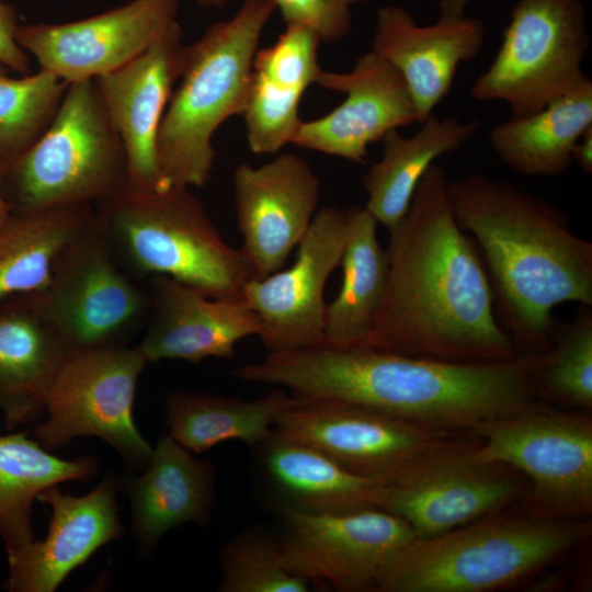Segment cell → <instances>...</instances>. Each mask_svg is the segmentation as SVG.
Returning <instances> with one entry per match:
<instances>
[{
  "instance_id": "obj_27",
  "label": "cell",
  "mask_w": 592,
  "mask_h": 592,
  "mask_svg": "<svg viewBox=\"0 0 592 592\" xmlns=\"http://www.w3.org/2000/svg\"><path fill=\"white\" fill-rule=\"evenodd\" d=\"M592 127V80L551 100L539 111L509 118L489 132L498 158L524 175L558 177L572 163V149Z\"/></svg>"
},
{
  "instance_id": "obj_10",
  "label": "cell",
  "mask_w": 592,
  "mask_h": 592,
  "mask_svg": "<svg viewBox=\"0 0 592 592\" xmlns=\"http://www.w3.org/2000/svg\"><path fill=\"white\" fill-rule=\"evenodd\" d=\"M447 435L385 482L380 510L429 538L520 502L528 489L516 469L476 455L477 442Z\"/></svg>"
},
{
  "instance_id": "obj_6",
  "label": "cell",
  "mask_w": 592,
  "mask_h": 592,
  "mask_svg": "<svg viewBox=\"0 0 592 592\" xmlns=\"http://www.w3.org/2000/svg\"><path fill=\"white\" fill-rule=\"evenodd\" d=\"M95 214L117 261L135 273L168 276L213 298L243 300L252 269L190 187L126 186L96 204Z\"/></svg>"
},
{
  "instance_id": "obj_7",
  "label": "cell",
  "mask_w": 592,
  "mask_h": 592,
  "mask_svg": "<svg viewBox=\"0 0 592 592\" xmlns=\"http://www.w3.org/2000/svg\"><path fill=\"white\" fill-rule=\"evenodd\" d=\"M126 186V153L93 79L68 83L49 126L1 180L11 213L96 205Z\"/></svg>"
},
{
  "instance_id": "obj_29",
  "label": "cell",
  "mask_w": 592,
  "mask_h": 592,
  "mask_svg": "<svg viewBox=\"0 0 592 592\" xmlns=\"http://www.w3.org/2000/svg\"><path fill=\"white\" fill-rule=\"evenodd\" d=\"M95 215V205L12 213L0 230V305L43 293L69 242Z\"/></svg>"
},
{
  "instance_id": "obj_8",
  "label": "cell",
  "mask_w": 592,
  "mask_h": 592,
  "mask_svg": "<svg viewBox=\"0 0 592 592\" xmlns=\"http://www.w3.org/2000/svg\"><path fill=\"white\" fill-rule=\"evenodd\" d=\"M476 455L508 465L528 481L524 515L587 520L592 513V421L535 399L508 415L477 425Z\"/></svg>"
},
{
  "instance_id": "obj_2",
  "label": "cell",
  "mask_w": 592,
  "mask_h": 592,
  "mask_svg": "<svg viewBox=\"0 0 592 592\" xmlns=\"http://www.w3.org/2000/svg\"><path fill=\"white\" fill-rule=\"evenodd\" d=\"M539 354L462 362L409 356L371 346L320 343L235 368L238 379L280 386L295 397L368 407L428 430L469 434L477 425L538 399Z\"/></svg>"
},
{
  "instance_id": "obj_4",
  "label": "cell",
  "mask_w": 592,
  "mask_h": 592,
  "mask_svg": "<svg viewBox=\"0 0 592 592\" xmlns=\"http://www.w3.org/2000/svg\"><path fill=\"white\" fill-rule=\"evenodd\" d=\"M275 9L272 0H246L231 19L210 24L185 46L180 83L157 138L159 169L169 185L201 187L209 180L213 136L246 109L260 37Z\"/></svg>"
},
{
  "instance_id": "obj_37",
  "label": "cell",
  "mask_w": 592,
  "mask_h": 592,
  "mask_svg": "<svg viewBox=\"0 0 592 592\" xmlns=\"http://www.w3.org/2000/svg\"><path fill=\"white\" fill-rule=\"evenodd\" d=\"M286 24L312 29L321 42L334 43L351 30L350 4L345 0H272Z\"/></svg>"
},
{
  "instance_id": "obj_42",
  "label": "cell",
  "mask_w": 592,
  "mask_h": 592,
  "mask_svg": "<svg viewBox=\"0 0 592 592\" xmlns=\"http://www.w3.org/2000/svg\"><path fill=\"white\" fill-rule=\"evenodd\" d=\"M227 0H197V4L204 8H221Z\"/></svg>"
},
{
  "instance_id": "obj_25",
  "label": "cell",
  "mask_w": 592,
  "mask_h": 592,
  "mask_svg": "<svg viewBox=\"0 0 592 592\" xmlns=\"http://www.w3.org/2000/svg\"><path fill=\"white\" fill-rule=\"evenodd\" d=\"M143 476L129 478L125 491L132 503L136 539L149 553L171 528L187 522L206 525L215 500V469L194 458L170 435L152 449Z\"/></svg>"
},
{
  "instance_id": "obj_32",
  "label": "cell",
  "mask_w": 592,
  "mask_h": 592,
  "mask_svg": "<svg viewBox=\"0 0 592 592\" xmlns=\"http://www.w3.org/2000/svg\"><path fill=\"white\" fill-rule=\"evenodd\" d=\"M537 398L590 410L592 407V306L579 305L573 319L556 322L535 371Z\"/></svg>"
},
{
  "instance_id": "obj_41",
  "label": "cell",
  "mask_w": 592,
  "mask_h": 592,
  "mask_svg": "<svg viewBox=\"0 0 592 592\" xmlns=\"http://www.w3.org/2000/svg\"><path fill=\"white\" fill-rule=\"evenodd\" d=\"M4 168H5L4 163L0 160V230L8 223L12 214L9 205L7 204L1 193V180H2Z\"/></svg>"
},
{
  "instance_id": "obj_21",
  "label": "cell",
  "mask_w": 592,
  "mask_h": 592,
  "mask_svg": "<svg viewBox=\"0 0 592 592\" xmlns=\"http://www.w3.org/2000/svg\"><path fill=\"white\" fill-rule=\"evenodd\" d=\"M485 37L477 18L440 15L434 24L418 25L406 9L385 5L376 14L372 50L403 78L420 124L448 94L458 66L479 55Z\"/></svg>"
},
{
  "instance_id": "obj_3",
  "label": "cell",
  "mask_w": 592,
  "mask_h": 592,
  "mask_svg": "<svg viewBox=\"0 0 592 592\" xmlns=\"http://www.w3.org/2000/svg\"><path fill=\"white\" fill-rule=\"evenodd\" d=\"M454 215L474 237L494 309L516 353L548 350L565 301L592 306V243L554 203L509 181L470 173L448 181Z\"/></svg>"
},
{
  "instance_id": "obj_36",
  "label": "cell",
  "mask_w": 592,
  "mask_h": 592,
  "mask_svg": "<svg viewBox=\"0 0 592 592\" xmlns=\"http://www.w3.org/2000/svg\"><path fill=\"white\" fill-rule=\"evenodd\" d=\"M320 43V36L312 29L286 24L274 44L258 49L252 72L260 78L306 91L316 83L322 71L318 64Z\"/></svg>"
},
{
  "instance_id": "obj_31",
  "label": "cell",
  "mask_w": 592,
  "mask_h": 592,
  "mask_svg": "<svg viewBox=\"0 0 592 592\" xmlns=\"http://www.w3.org/2000/svg\"><path fill=\"white\" fill-rule=\"evenodd\" d=\"M95 458L61 459L24 432L0 436V534L7 554L33 539L32 505L38 494L64 481L88 479Z\"/></svg>"
},
{
  "instance_id": "obj_28",
  "label": "cell",
  "mask_w": 592,
  "mask_h": 592,
  "mask_svg": "<svg viewBox=\"0 0 592 592\" xmlns=\"http://www.w3.org/2000/svg\"><path fill=\"white\" fill-rule=\"evenodd\" d=\"M346 212L340 262L343 280L339 294L327 305L322 342L339 349L368 344L388 277L387 252L377 238L378 221L366 207L353 206Z\"/></svg>"
},
{
  "instance_id": "obj_26",
  "label": "cell",
  "mask_w": 592,
  "mask_h": 592,
  "mask_svg": "<svg viewBox=\"0 0 592 592\" xmlns=\"http://www.w3.org/2000/svg\"><path fill=\"white\" fill-rule=\"evenodd\" d=\"M411 136L387 133L383 155L363 177L366 209L388 231L409 209L415 189L434 161L460 148L480 127L479 119L440 118L434 113Z\"/></svg>"
},
{
  "instance_id": "obj_14",
  "label": "cell",
  "mask_w": 592,
  "mask_h": 592,
  "mask_svg": "<svg viewBox=\"0 0 592 592\" xmlns=\"http://www.w3.org/2000/svg\"><path fill=\"white\" fill-rule=\"evenodd\" d=\"M274 430L360 476L389 479L447 436L345 401L295 397Z\"/></svg>"
},
{
  "instance_id": "obj_5",
  "label": "cell",
  "mask_w": 592,
  "mask_h": 592,
  "mask_svg": "<svg viewBox=\"0 0 592 592\" xmlns=\"http://www.w3.org/2000/svg\"><path fill=\"white\" fill-rule=\"evenodd\" d=\"M587 520L501 512L415 538L384 567L376 592H486L517 583L591 534Z\"/></svg>"
},
{
  "instance_id": "obj_40",
  "label": "cell",
  "mask_w": 592,
  "mask_h": 592,
  "mask_svg": "<svg viewBox=\"0 0 592 592\" xmlns=\"http://www.w3.org/2000/svg\"><path fill=\"white\" fill-rule=\"evenodd\" d=\"M471 0H439L440 15H465V8Z\"/></svg>"
},
{
  "instance_id": "obj_16",
  "label": "cell",
  "mask_w": 592,
  "mask_h": 592,
  "mask_svg": "<svg viewBox=\"0 0 592 592\" xmlns=\"http://www.w3.org/2000/svg\"><path fill=\"white\" fill-rule=\"evenodd\" d=\"M180 1L132 0L79 21L19 25L15 39L65 82L92 80L145 52L177 22Z\"/></svg>"
},
{
  "instance_id": "obj_11",
  "label": "cell",
  "mask_w": 592,
  "mask_h": 592,
  "mask_svg": "<svg viewBox=\"0 0 592 592\" xmlns=\"http://www.w3.org/2000/svg\"><path fill=\"white\" fill-rule=\"evenodd\" d=\"M146 364L137 346L72 351L48 392L47 419L34 430L37 441L54 449L92 435L114 447L133 469L146 467L152 448L133 418L137 383Z\"/></svg>"
},
{
  "instance_id": "obj_22",
  "label": "cell",
  "mask_w": 592,
  "mask_h": 592,
  "mask_svg": "<svg viewBox=\"0 0 592 592\" xmlns=\"http://www.w3.org/2000/svg\"><path fill=\"white\" fill-rule=\"evenodd\" d=\"M152 287L153 315L137 345L147 363L232 358L239 341L260 332L243 300L213 298L168 276H153Z\"/></svg>"
},
{
  "instance_id": "obj_17",
  "label": "cell",
  "mask_w": 592,
  "mask_h": 592,
  "mask_svg": "<svg viewBox=\"0 0 592 592\" xmlns=\"http://www.w3.org/2000/svg\"><path fill=\"white\" fill-rule=\"evenodd\" d=\"M182 35L175 22L136 58L93 79L126 153L128 186L136 191L171 186L159 169L157 138L183 68Z\"/></svg>"
},
{
  "instance_id": "obj_39",
  "label": "cell",
  "mask_w": 592,
  "mask_h": 592,
  "mask_svg": "<svg viewBox=\"0 0 592 592\" xmlns=\"http://www.w3.org/2000/svg\"><path fill=\"white\" fill-rule=\"evenodd\" d=\"M572 161H576L585 173H592V127L588 128L576 143Z\"/></svg>"
},
{
  "instance_id": "obj_24",
  "label": "cell",
  "mask_w": 592,
  "mask_h": 592,
  "mask_svg": "<svg viewBox=\"0 0 592 592\" xmlns=\"http://www.w3.org/2000/svg\"><path fill=\"white\" fill-rule=\"evenodd\" d=\"M72 351L37 294L0 305V411L8 429L38 420Z\"/></svg>"
},
{
  "instance_id": "obj_34",
  "label": "cell",
  "mask_w": 592,
  "mask_h": 592,
  "mask_svg": "<svg viewBox=\"0 0 592 592\" xmlns=\"http://www.w3.org/2000/svg\"><path fill=\"white\" fill-rule=\"evenodd\" d=\"M221 592H309L311 585L289 573L281 561L276 535L247 530L220 550Z\"/></svg>"
},
{
  "instance_id": "obj_18",
  "label": "cell",
  "mask_w": 592,
  "mask_h": 592,
  "mask_svg": "<svg viewBox=\"0 0 592 592\" xmlns=\"http://www.w3.org/2000/svg\"><path fill=\"white\" fill-rule=\"evenodd\" d=\"M320 180L301 157L284 152L259 167L240 163L234 191L240 247L254 277L281 270L315 216Z\"/></svg>"
},
{
  "instance_id": "obj_1",
  "label": "cell",
  "mask_w": 592,
  "mask_h": 592,
  "mask_svg": "<svg viewBox=\"0 0 592 592\" xmlns=\"http://www.w3.org/2000/svg\"><path fill=\"white\" fill-rule=\"evenodd\" d=\"M447 185L433 163L389 230L387 284L366 346L443 361L514 358L481 254L454 215Z\"/></svg>"
},
{
  "instance_id": "obj_19",
  "label": "cell",
  "mask_w": 592,
  "mask_h": 592,
  "mask_svg": "<svg viewBox=\"0 0 592 592\" xmlns=\"http://www.w3.org/2000/svg\"><path fill=\"white\" fill-rule=\"evenodd\" d=\"M317 84L345 94L330 113L301 121L292 144L364 163L369 145L394 129L417 123L410 91L399 71L374 50L349 72L321 71Z\"/></svg>"
},
{
  "instance_id": "obj_33",
  "label": "cell",
  "mask_w": 592,
  "mask_h": 592,
  "mask_svg": "<svg viewBox=\"0 0 592 592\" xmlns=\"http://www.w3.org/2000/svg\"><path fill=\"white\" fill-rule=\"evenodd\" d=\"M0 65V160L7 166L49 126L68 83L44 69L13 78Z\"/></svg>"
},
{
  "instance_id": "obj_38",
  "label": "cell",
  "mask_w": 592,
  "mask_h": 592,
  "mask_svg": "<svg viewBox=\"0 0 592 592\" xmlns=\"http://www.w3.org/2000/svg\"><path fill=\"white\" fill-rule=\"evenodd\" d=\"M18 27L14 8L4 0H0V65L26 75L30 72V55L15 39Z\"/></svg>"
},
{
  "instance_id": "obj_30",
  "label": "cell",
  "mask_w": 592,
  "mask_h": 592,
  "mask_svg": "<svg viewBox=\"0 0 592 592\" xmlns=\"http://www.w3.org/2000/svg\"><path fill=\"white\" fill-rule=\"evenodd\" d=\"M293 398L285 389L252 400L175 391L166 401L169 435L198 454L227 441L253 447L271 434L276 415Z\"/></svg>"
},
{
  "instance_id": "obj_20",
  "label": "cell",
  "mask_w": 592,
  "mask_h": 592,
  "mask_svg": "<svg viewBox=\"0 0 592 592\" xmlns=\"http://www.w3.org/2000/svg\"><path fill=\"white\" fill-rule=\"evenodd\" d=\"M115 490L112 474L82 497L65 494L57 486L43 490L37 499L53 512L47 536L8 554L9 576L3 588L10 592H53L100 547L119 538Z\"/></svg>"
},
{
  "instance_id": "obj_15",
  "label": "cell",
  "mask_w": 592,
  "mask_h": 592,
  "mask_svg": "<svg viewBox=\"0 0 592 592\" xmlns=\"http://www.w3.org/2000/svg\"><path fill=\"white\" fill-rule=\"evenodd\" d=\"M346 228V209H320L297 246L293 265L244 285L243 301L258 316V337L270 352L323 342L325 288L341 262Z\"/></svg>"
},
{
  "instance_id": "obj_23",
  "label": "cell",
  "mask_w": 592,
  "mask_h": 592,
  "mask_svg": "<svg viewBox=\"0 0 592 592\" xmlns=\"http://www.w3.org/2000/svg\"><path fill=\"white\" fill-rule=\"evenodd\" d=\"M260 489L281 513L380 509L387 479L356 475L318 449L273 429L251 447Z\"/></svg>"
},
{
  "instance_id": "obj_13",
  "label": "cell",
  "mask_w": 592,
  "mask_h": 592,
  "mask_svg": "<svg viewBox=\"0 0 592 592\" xmlns=\"http://www.w3.org/2000/svg\"><path fill=\"white\" fill-rule=\"evenodd\" d=\"M281 561L311 588L376 592L390 558L417 538L401 517L380 509L349 513L283 512Z\"/></svg>"
},
{
  "instance_id": "obj_35",
  "label": "cell",
  "mask_w": 592,
  "mask_h": 592,
  "mask_svg": "<svg viewBox=\"0 0 592 592\" xmlns=\"http://www.w3.org/2000/svg\"><path fill=\"white\" fill-rule=\"evenodd\" d=\"M304 93L252 73L242 115L248 146L253 153H275L292 144L301 123L299 103Z\"/></svg>"
},
{
  "instance_id": "obj_9",
  "label": "cell",
  "mask_w": 592,
  "mask_h": 592,
  "mask_svg": "<svg viewBox=\"0 0 592 592\" xmlns=\"http://www.w3.org/2000/svg\"><path fill=\"white\" fill-rule=\"evenodd\" d=\"M590 44L581 0H517L470 95L505 103L511 118L528 116L590 78L582 68Z\"/></svg>"
},
{
  "instance_id": "obj_43",
  "label": "cell",
  "mask_w": 592,
  "mask_h": 592,
  "mask_svg": "<svg viewBox=\"0 0 592 592\" xmlns=\"http://www.w3.org/2000/svg\"><path fill=\"white\" fill-rule=\"evenodd\" d=\"M345 1L351 5V4L358 3L365 0H345Z\"/></svg>"
},
{
  "instance_id": "obj_12",
  "label": "cell",
  "mask_w": 592,
  "mask_h": 592,
  "mask_svg": "<svg viewBox=\"0 0 592 592\" xmlns=\"http://www.w3.org/2000/svg\"><path fill=\"white\" fill-rule=\"evenodd\" d=\"M37 295L71 351L121 344L151 308V296L119 266L96 214Z\"/></svg>"
}]
</instances>
